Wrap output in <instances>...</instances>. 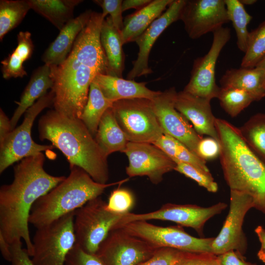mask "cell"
I'll use <instances>...</instances> for the list:
<instances>
[{"label":"cell","instance_id":"44","mask_svg":"<svg viewBox=\"0 0 265 265\" xmlns=\"http://www.w3.org/2000/svg\"><path fill=\"white\" fill-rule=\"evenodd\" d=\"M217 256L220 265H258L246 262L244 256L235 250H230Z\"/></svg>","mask_w":265,"mask_h":265},{"label":"cell","instance_id":"25","mask_svg":"<svg viewBox=\"0 0 265 265\" xmlns=\"http://www.w3.org/2000/svg\"><path fill=\"white\" fill-rule=\"evenodd\" d=\"M101 43L107 63V75L122 78L125 68L124 45L121 31L113 25L108 16L102 23L100 32Z\"/></svg>","mask_w":265,"mask_h":265},{"label":"cell","instance_id":"13","mask_svg":"<svg viewBox=\"0 0 265 265\" xmlns=\"http://www.w3.org/2000/svg\"><path fill=\"white\" fill-rule=\"evenodd\" d=\"M254 201L249 195L230 190V208L222 227L212 244V253L216 256L235 250L244 256L248 246L242 229L245 216L254 208Z\"/></svg>","mask_w":265,"mask_h":265},{"label":"cell","instance_id":"17","mask_svg":"<svg viewBox=\"0 0 265 265\" xmlns=\"http://www.w3.org/2000/svg\"><path fill=\"white\" fill-rule=\"evenodd\" d=\"M180 20L192 39L213 33L229 22L224 0H186Z\"/></svg>","mask_w":265,"mask_h":265},{"label":"cell","instance_id":"7","mask_svg":"<svg viewBox=\"0 0 265 265\" xmlns=\"http://www.w3.org/2000/svg\"><path fill=\"white\" fill-rule=\"evenodd\" d=\"M124 215L108 211L106 203L100 196L90 200L75 211V243L84 251L96 254L101 243Z\"/></svg>","mask_w":265,"mask_h":265},{"label":"cell","instance_id":"28","mask_svg":"<svg viewBox=\"0 0 265 265\" xmlns=\"http://www.w3.org/2000/svg\"><path fill=\"white\" fill-rule=\"evenodd\" d=\"M81 0H28L31 9L50 22L59 31L73 18Z\"/></svg>","mask_w":265,"mask_h":265},{"label":"cell","instance_id":"26","mask_svg":"<svg viewBox=\"0 0 265 265\" xmlns=\"http://www.w3.org/2000/svg\"><path fill=\"white\" fill-rule=\"evenodd\" d=\"M112 107L103 115L95 136L107 157L114 152H124L129 142L116 120Z\"/></svg>","mask_w":265,"mask_h":265},{"label":"cell","instance_id":"1","mask_svg":"<svg viewBox=\"0 0 265 265\" xmlns=\"http://www.w3.org/2000/svg\"><path fill=\"white\" fill-rule=\"evenodd\" d=\"M50 67L54 109L67 117L80 118L95 76L107 74V60L99 32L84 28L66 59L60 65Z\"/></svg>","mask_w":265,"mask_h":265},{"label":"cell","instance_id":"4","mask_svg":"<svg viewBox=\"0 0 265 265\" xmlns=\"http://www.w3.org/2000/svg\"><path fill=\"white\" fill-rule=\"evenodd\" d=\"M215 126L221 146L220 163L230 190L249 195L254 208L265 214V160L246 144L238 128L217 118Z\"/></svg>","mask_w":265,"mask_h":265},{"label":"cell","instance_id":"42","mask_svg":"<svg viewBox=\"0 0 265 265\" xmlns=\"http://www.w3.org/2000/svg\"><path fill=\"white\" fill-rule=\"evenodd\" d=\"M179 265H220L217 256L210 252L190 253Z\"/></svg>","mask_w":265,"mask_h":265},{"label":"cell","instance_id":"9","mask_svg":"<svg viewBox=\"0 0 265 265\" xmlns=\"http://www.w3.org/2000/svg\"><path fill=\"white\" fill-rule=\"evenodd\" d=\"M53 99L54 93L51 90L38 100L25 112L23 123L12 130L0 144V174L18 161L54 147L53 145L38 144L31 136L35 119L43 109L53 105Z\"/></svg>","mask_w":265,"mask_h":265},{"label":"cell","instance_id":"47","mask_svg":"<svg viewBox=\"0 0 265 265\" xmlns=\"http://www.w3.org/2000/svg\"><path fill=\"white\" fill-rule=\"evenodd\" d=\"M151 1V0H124L122 1V10L123 12L131 8L138 10L147 5Z\"/></svg>","mask_w":265,"mask_h":265},{"label":"cell","instance_id":"16","mask_svg":"<svg viewBox=\"0 0 265 265\" xmlns=\"http://www.w3.org/2000/svg\"><path fill=\"white\" fill-rule=\"evenodd\" d=\"M129 160L126 168L130 177L147 176L158 184L166 173L174 170L176 163L152 143L129 142L124 152Z\"/></svg>","mask_w":265,"mask_h":265},{"label":"cell","instance_id":"49","mask_svg":"<svg viewBox=\"0 0 265 265\" xmlns=\"http://www.w3.org/2000/svg\"><path fill=\"white\" fill-rule=\"evenodd\" d=\"M240 2L243 5H250L254 4L257 1L256 0H239Z\"/></svg>","mask_w":265,"mask_h":265},{"label":"cell","instance_id":"33","mask_svg":"<svg viewBox=\"0 0 265 265\" xmlns=\"http://www.w3.org/2000/svg\"><path fill=\"white\" fill-rule=\"evenodd\" d=\"M228 17L236 31L238 49L245 53L248 44L249 32L247 26L252 17L246 11L239 0H224Z\"/></svg>","mask_w":265,"mask_h":265},{"label":"cell","instance_id":"43","mask_svg":"<svg viewBox=\"0 0 265 265\" xmlns=\"http://www.w3.org/2000/svg\"><path fill=\"white\" fill-rule=\"evenodd\" d=\"M11 265H34L26 249L22 247L21 240H16L11 244Z\"/></svg>","mask_w":265,"mask_h":265},{"label":"cell","instance_id":"5","mask_svg":"<svg viewBox=\"0 0 265 265\" xmlns=\"http://www.w3.org/2000/svg\"><path fill=\"white\" fill-rule=\"evenodd\" d=\"M69 175L32 206L29 223L36 228L48 225L62 216L75 212L87 202L100 197L108 187L121 184L129 178L109 184L95 181L82 169L70 168Z\"/></svg>","mask_w":265,"mask_h":265},{"label":"cell","instance_id":"6","mask_svg":"<svg viewBox=\"0 0 265 265\" xmlns=\"http://www.w3.org/2000/svg\"><path fill=\"white\" fill-rule=\"evenodd\" d=\"M75 211L37 228L32 240L34 265H65L66 257L76 243Z\"/></svg>","mask_w":265,"mask_h":265},{"label":"cell","instance_id":"14","mask_svg":"<svg viewBox=\"0 0 265 265\" xmlns=\"http://www.w3.org/2000/svg\"><path fill=\"white\" fill-rule=\"evenodd\" d=\"M213 33L208 53L193 62L189 80L183 91L210 100L216 98L220 90L215 81V67L219 54L231 38V30L222 27Z\"/></svg>","mask_w":265,"mask_h":265},{"label":"cell","instance_id":"41","mask_svg":"<svg viewBox=\"0 0 265 265\" xmlns=\"http://www.w3.org/2000/svg\"><path fill=\"white\" fill-rule=\"evenodd\" d=\"M221 146L219 141L212 137H202L198 143L197 155L203 160H212L220 156Z\"/></svg>","mask_w":265,"mask_h":265},{"label":"cell","instance_id":"3","mask_svg":"<svg viewBox=\"0 0 265 265\" xmlns=\"http://www.w3.org/2000/svg\"><path fill=\"white\" fill-rule=\"evenodd\" d=\"M38 131L41 140L50 141L64 154L70 168H80L95 181L107 184V157L80 119L51 110L40 118Z\"/></svg>","mask_w":265,"mask_h":265},{"label":"cell","instance_id":"29","mask_svg":"<svg viewBox=\"0 0 265 265\" xmlns=\"http://www.w3.org/2000/svg\"><path fill=\"white\" fill-rule=\"evenodd\" d=\"M113 103L103 94L94 80L90 84L88 100L80 118L95 137L98 126L106 110L112 106Z\"/></svg>","mask_w":265,"mask_h":265},{"label":"cell","instance_id":"18","mask_svg":"<svg viewBox=\"0 0 265 265\" xmlns=\"http://www.w3.org/2000/svg\"><path fill=\"white\" fill-rule=\"evenodd\" d=\"M186 0H173L166 10L156 19L135 40L138 48L137 57L128 73V80H134L152 73L149 66V57L151 49L159 35L173 23L180 20Z\"/></svg>","mask_w":265,"mask_h":265},{"label":"cell","instance_id":"50","mask_svg":"<svg viewBox=\"0 0 265 265\" xmlns=\"http://www.w3.org/2000/svg\"><path fill=\"white\" fill-rule=\"evenodd\" d=\"M256 67L261 68L265 70V57L256 65Z\"/></svg>","mask_w":265,"mask_h":265},{"label":"cell","instance_id":"2","mask_svg":"<svg viewBox=\"0 0 265 265\" xmlns=\"http://www.w3.org/2000/svg\"><path fill=\"white\" fill-rule=\"evenodd\" d=\"M42 153L24 158L14 167V179L0 188V234L12 244L23 239L31 257L33 244L29 218L36 201L66 178L48 174L44 169Z\"/></svg>","mask_w":265,"mask_h":265},{"label":"cell","instance_id":"11","mask_svg":"<svg viewBox=\"0 0 265 265\" xmlns=\"http://www.w3.org/2000/svg\"><path fill=\"white\" fill-rule=\"evenodd\" d=\"M227 207V204L224 202H219L208 207L191 204L166 203L159 210L150 212L137 214L130 212L126 213L121 218L115 228L135 221L160 220L174 222L182 227L191 228L202 237L206 222L220 213Z\"/></svg>","mask_w":265,"mask_h":265},{"label":"cell","instance_id":"27","mask_svg":"<svg viewBox=\"0 0 265 265\" xmlns=\"http://www.w3.org/2000/svg\"><path fill=\"white\" fill-rule=\"evenodd\" d=\"M34 45L29 31H20L17 35V46L1 61L2 77L5 79L23 78L27 76L23 64L32 56Z\"/></svg>","mask_w":265,"mask_h":265},{"label":"cell","instance_id":"10","mask_svg":"<svg viewBox=\"0 0 265 265\" xmlns=\"http://www.w3.org/2000/svg\"><path fill=\"white\" fill-rule=\"evenodd\" d=\"M117 228H121L159 248L169 247L190 253H212L214 238L193 237L180 225L162 227L147 221L139 220L125 224Z\"/></svg>","mask_w":265,"mask_h":265},{"label":"cell","instance_id":"20","mask_svg":"<svg viewBox=\"0 0 265 265\" xmlns=\"http://www.w3.org/2000/svg\"><path fill=\"white\" fill-rule=\"evenodd\" d=\"M92 12L91 10L85 11L73 18L62 27L43 54L42 60L44 64L56 66L66 59L78 36L89 22Z\"/></svg>","mask_w":265,"mask_h":265},{"label":"cell","instance_id":"12","mask_svg":"<svg viewBox=\"0 0 265 265\" xmlns=\"http://www.w3.org/2000/svg\"><path fill=\"white\" fill-rule=\"evenodd\" d=\"M159 248L117 228L109 232L96 255L105 265H138Z\"/></svg>","mask_w":265,"mask_h":265},{"label":"cell","instance_id":"31","mask_svg":"<svg viewBox=\"0 0 265 265\" xmlns=\"http://www.w3.org/2000/svg\"><path fill=\"white\" fill-rule=\"evenodd\" d=\"M31 9L28 0H0V40L22 22Z\"/></svg>","mask_w":265,"mask_h":265},{"label":"cell","instance_id":"15","mask_svg":"<svg viewBox=\"0 0 265 265\" xmlns=\"http://www.w3.org/2000/svg\"><path fill=\"white\" fill-rule=\"evenodd\" d=\"M177 92L175 87L160 91L151 100L153 108L164 133L177 139L197 155V146L203 136L175 108Z\"/></svg>","mask_w":265,"mask_h":265},{"label":"cell","instance_id":"40","mask_svg":"<svg viewBox=\"0 0 265 265\" xmlns=\"http://www.w3.org/2000/svg\"><path fill=\"white\" fill-rule=\"evenodd\" d=\"M65 265H105L96 254L84 251L75 243L68 254Z\"/></svg>","mask_w":265,"mask_h":265},{"label":"cell","instance_id":"36","mask_svg":"<svg viewBox=\"0 0 265 265\" xmlns=\"http://www.w3.org/2000/svg\"><path fill=\"white\" fill-rule=\"evenodd\" d=\"M174 170L195 181L210 192L218 190L217 184L210 172H206L194 165L184 162L176 163Z\"/></svg>","mask_w":265,"mask_h":265},{"label":"cell","instance_id":"24","mask_svg":"<svg viewBox=\"0 0 265 265\" xmlns=\"http://www.w3.org/2000/svg\"><path fill=\"white\" fill-rule=\"evenodd\" d=\"M53 85L50 66L44 64L34 71L20 101L17 102L18 106L10 119L12 130L15 128L21 116L36 102V100L45 95L49 89H51Z\"/></svg>","mask_w":265,"mask_h":265},{"label":"cell","instance_id":"46","mask_svg":"<svg viewBox=\"0 0 265 265\" xmlns=\"http://www.w3.org/2000/svg\"><path fill=\"white\" fill-rule=\"evenodd\" d=\"M255 232L261 242V248L258 252L257 256L265 264V229L262 226H258L255 229Z\"/></svg>","mask_w":265,"mask_h":265},{"label":"cell","instance_id":"22","mask_svg":"<svg viewBox=\"0 0 265 265\" xmlns=\"http://www.w3.org/2000/svg\"><path fill=\"white\" fill-rule=\"evenodd\" d=\"M221 87H233L248 93L254 101L265 97V70L259 67L231 68L220 80Z\"/></svg>","mask_w":265,"mask_h":265},{"label":"cell","instance_id":"39","mask_svg":"<svg viewBox=\"0 0 265 265\" xmlns=\"http://www.w3.org/2000/svg\"><path fill=\"white\" fill-rule=\"evenodd\" d=\"M122 0H94L93 1L102 9L104 18L109 14L114 26L120 31L123 28Z\"/></svg>","mask_w":265,"mask_h":265},{"label":"cell","instance_id":"21","mask_svg":"<svg viewBox=\"0 0 265 265\" xmlns=\"http://www.w3.org/2000/svg\"><path fill=\"white\" fill-rule=\"evenodd\" d=\"M93 80L97 83L104 95L113 103L134 98L152 100L160 92L149 89L145 82H137L107 74H97Z\"/></svg>","mask_w":265,"mask_h":265},{"label":"cell","instance_id":"19","mask_svg":"<svg viewBox=\"0 0 265 265\" xmlns=\"http://www.w3.org/2000/svg\"><path fill=\"white\" fill-rule=\"evenodd\" d=\"M211 100L182 91L177 92L175 108L189 122L200 136L207 135L218 140L215 128L216 117L211 106Z\"/></svg>","mask_w":265,"mask_h":265},{"label":"cell","instance_id":"48","mask_svg":"<svg viewBox=\"0 0 265 265\" xmlns=\"http://www.w3.org/2000/svg\"><path fill=\"white\" fill-rule=\"evenodd\" d=\"M0 250L3 258L7 261L10 262L12 258L11 244L0 234Z\"/></svg>","mask_w":265,"mask_h":265},{"label":"cell","instance_id":"45","mask_svg":"<svg viewBox=\"0 0 265 265\" xmlns=\"http://www.w3.org/2000/svg\"><path fill=\"white\" fill-rule=\"evenodd\" d=\"M12 131L10 120L3 110L0 109V144L5 140L7 135Z\"/></svg>","mask_w":265,"mask_h":265},{"label":"cell","instance_id":"34","mask_svg":"<svg viewBox=\"0 0 265 265\" xmlns=\"http://www.w3.org/2000/svg\"><path fill=\"white\" fill-rule=\"evenodd\" d=\"M220 87L217 98L221 107L232 117L237 116L254 101L252 97L243 90Z\"/></svg>","mask_w":265,"mask_h":265},{"label":"cell","instance_id":"35","mask_svg":"<svg viewBox=\"0 0 265 265\" xmlns=\"http://www.w3.org/2000/svg\"><path fill=\"white\" fill-rule=\"evenodd\" d=\"M265 57V21L249 32L246 51L241 67L253 68Z\"/></svg>","mask_w":265,"mask_h":265},{"label":"cell","instance_id":"30","mask_svg":"<svg viewBox=\"0 0 265 265\" xmlns=\"http://www.w3.org/2000/svg\"><path fill=\"white\" fill-rule=\"evenodd\" d=\"M153 144L162 150L176 163H188L210 172L206 161L199 158L182 142L170 135L164 133Z\"/></svg>","mask_w":265,"mask_h":265},{"label":"cell","instance_id":"37","mask_svg":"<svg viewBox=\"0 0 265 265\" xmlns=\"http://www.w3.org/2000/svg\"><path fill=\"white\" fill-rule=\"evenodd\" d=\"M135 203V199L129 190L118 187L111 191L106 203V209L111 212L125 214L130 212Z\"/></svg>","mask_w":265,"mask_h":265},{"label":"cell","instance_id":"38","mask_svg":"<svg viewBox=\"0 0 265 265\" xmlns=\"http://www.w3.org/2000/svg\"><path fill=\"white\" fill-rule=\"evenodd\" d=\"M187 253L172 248L161 247L150 259L138 265H179Z\"/></svg>","mask_w":265,"mask_h":265},{"label":"cell","instance_id":"23","mask_svg":"<svg viewBox=\"0 0 265 265\" xmlns=\"http://www.w3.org/2000/svg\"><path fill=\"white\" fill-rule=\"evenodd\" d=\"M173 0H154L124 20L121 35L123 44L134 42L166 10Z\"/></svg>","mask_w":265,"mask_h":265},{"label":"cell","instance_id":"8","mask_svg":"<svg viewBox=\"0 0 265 265\" xmlns=\"http://www.w3.org/2000/svg\"><path fill=\"white\" fill-rule=\"evenodd\" d=\"M112 107L129 142L153 144L164 134L151 100L124 99L114 102Z\"/></svg>","mask_w":265,"mask_h":265},{"label":"cell","instance_id":"32","mask_svg":"<svg viewBox=\"0 0 265 265\" xmlns=\"http://www.w3.org/2000/svg\"><path fill=\"white\" fill-rule=\"evenodd\" d=\"M238 129L246 144L265 160V113L253 115Z\"/></svg>","mask_w":265,"mask_h":265}]
</instances>
